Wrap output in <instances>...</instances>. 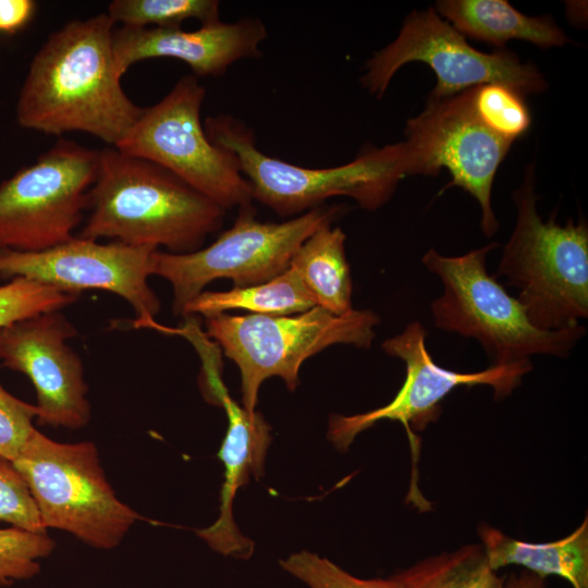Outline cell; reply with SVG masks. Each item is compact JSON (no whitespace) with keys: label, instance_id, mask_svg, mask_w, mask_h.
Instances as JSON below:
<instances>
[{"label":"cell","instance_id":"cell-1","mask_svg":"<svg viewBox=\"0 0 588 588\" xmlns=\"http://www.w3.org/2000/svg\"><path fill=\"white\" fill-rule=\"evenodd\" d=\"M107 13L53 32L30 61L16 102L19 124L48 135L84 132L115 147L143 109L121 85Z\"/></svg>","mask_w":588,"mask_h":588},{"label":"cell","instance_id":"cell-2","mask_svg":"<svg viewBox=\"0 0 588 588\" xmlns=\"http://www.w3.org/2000/svg\"><path fill=\"white\" fill-rule=\"evenodd\" d=\"M89 215L77 237L128 246H163L172 254L200 248L222 225L225 210L148 160L114 147L99 150L88 195Z\"/></svg>","mask_w":588,"mask_h":588},{"label":"cell","instance_id":"cell-3","mask_svg":"<svg viewBox=\"0 0 588 588\" xmlns=\"http://www.w3.org/2000/svg\"><path fill=\"white\" fill-rule=\"evenodd\" d=\"M204 127L211 143L235 158L253 199L280 216H299L334 196L350 197L373 210L392 196L403 177L412 175L404 142L367 147L342 166L306 168L266 155L253 131L230 114L208 117Z\"/></svg>","mask_w":588,"mask_h":588},{"label":"cell","instance_id":"cell-4","mask_svg":"<svg viewBox=\"0 0 588 588\" xmlns=\"http://www.w3.org/2000/svg\"><path fill=\"white\" fill-rule=\"evenodd\" d=\"M488 244L462 256H443L429 249L425 267L437 274L443 293L431 303L437 328L476 339L492 365L529 363L532 355L565 357L584 336L586 328L544 331L535 327L525 307L510 295L486 267Z\"/></svg>","mask_w":588,"mask_h":588},{"label":"cell","instance_id":"cell-5","mask_svg":"<svg viewBox=\"0 0 588 588\" xmlns=\"http://www.w3.org/2000/svg\"><path fill=\"white\" fill-rule=\"evenodd\" d=\"M517 209L514 231L498 267L518 291L531 323L544 331L576 327L588 317V226L569 220L561 225L554 215L543 221L536 208L534 167L514 191Z\"/></svg>","mask_w":588,"mask_h":588},{"label":"cell","instance_id":"cell-6","mask_svg":"<svg viewBox=\"0 0 588 588\" xmlns=\"http://www.w3.org/2000/svg\"><path fill=\"white\" fill-rule=\"evenodd\" d=\"M379 317L371 310L335 316L315 306L290 316L219 314L207 317V334L223 348L241 373L243 407L255 412L262 382L278 376L290 391L298 384L302 364L334 344L367 348Z\"/></svg>","mask_w":588,"mask_h":588},{"label":"cell","instance_id":"cell-7","mask_svg":"<svg viewBox=\"0 0 588 588\" xmlns=\"http://www.w3.org/2000/svg\"><path fill=\"white\" fill-rule=\"evenodd\" d=\"M13 464L46 529H61L93 548L110 550L142 518L117 498L93 442H57L35 429Z\"/></svg>","mask_w":588,"mask_h":588},{"label":"cell","instance_id":"cell-8","mask_svg":"<svg viewBox=\"0 0 588 588\" xmlns=\"http://www.w3.org/2000/svg\"><path fill=\"white\" fill-rule=\"evenodd\" d=\"M238 209L234 224L209 246L186 254L152 253L151 275L171 284L175 315L216 279L248 286L283 273L298 247L340 213V207H317L284 222H262L252 205Z\"/></svg>","mask_w":588,"mask_h":588},{"label":"cell","instance_id":"cell-9","mask_svg":"<svg viewBox=\"0 0 588 588\" xmlns=\"http://www.w3.org/2000/svg\"><path fill=\"white\" fill-rule=\"evenodd\" d=\"M205 95L195 75L181 77L160 101L143 109L114 148L160 166L224 210L249 206L252 187L235 158L205 132Z\"/></svg>","mask_w":588,"mask_h":588},{"label":"cell","instance_id":"cell-10","mask_svg":"<svg viewBox=\"0 0 588 588\" xmlns=\"http://www.w3.org/2000/svg\"><path fill=\"white\" fill-rule=\"evenodd\" d=\"M99 150L60 138L0 184V249L40 252L69 242L88 206Z\"/></svg>","mask_w":588,"mask_h":588},{"label":"cell","instance_id":"cell-11","mask_svg":"<svg viewBox=\"0 0 588 588\" xmlns=\"http://www.w3.org/2000/svg\"><path fill=\"white\" fill-rule=\"evenodd\" d=\"M427 63L437 84L429 98L442 99L485 84H502L523 96L547 88L542 74L531 63H522L511 51L485 53L468 45L433 8L414 11L404 21L397 37L366 63L360 81L378 98L385 93L396 71L408 62Z\"/></svg>","mask_w":588,"mask_h":588},{"label":"cell","instance_id":"cell-12","mask_svg":"<svg viewBox=\"0 0 588 588\" xmlns=\"http://www.w3.org/2000/svg\"><path fill=\"white\" fill-rule=\"evenodd\" d=\"M471 88L448 98H429L425 109L407 121L404 144L412 174L433 175L448 169L452 180L441 193L458 186L475 197L482 232L492 236L499 229L491 207L492 183L513 143L478 118Z\"/></svg>","mask_w":588,"mask_h":588},{"label":"cell","instance_id":"cell-13","mask_svg":"<svg viewBox=\"0 0 588 588\" xmlns=\"http://www.w3.org/2000/svg\"><path fill=\"white\" fill-rule=\"evenodd\" d=\"M382 350L405 363L404 383L384 406L351 416H330L328 438L340 452L347 451L360 432L381 420L401 422L413 446V430L421 431L436 421L441 413V401L455 388L490 385L494 397L501 400L510 395L532 368L531 362L491 365L477 372L443 368L430 356L426 346V330L418 321L411 322L402 333L385 340Z\"/></svg>","mask_w":588,"mask_h":588},{"label":"cell","instance_id":"cell-14","mask_svg":"<svg viewBox=\"0 0 588 588\" xmlns=\"http://www.w3.org/2000/svg\"><path fill=\"white\" fill-rule=\"evenodd\" d=\"M151 246L73 237L40 252L0 249V277L27 278L64 290H105L124 298L136 314V328H158L160 301L148 284Z\"/></svg>","mask_w":588,"mask_h":588},{"label":"cell","instance_id":"cell-15","mask_svg":"<svg viewBox=\"0 0 588 588\" xmlns=\"http://www.w3.org/2000/svg\"><path fill=\"white\" fill-rule=\"evenodd\" d=\"M76 334L60 310L0 328V365L29 378L40 425L79 429L90 419L83 362L68 344Z\"/></svg>","mask_w":588,"mask_h":588},{"label":"cell","instance_id":"cell-16","mask_svg":"<svg viewBox=\"0 0 588 588\" xmlns=\"http://www.w3.org/2000/svg\"><path fill=\"white\" fill-rule=\"evenodd\" d=\"M266 37L265 24L253 17L218 20L194 30L121 26L113 32V58L121 77L134 63L157 58L180 60L196 77L219 76L238 60L258 58Z\"/></svg>","mask_w":588,"mask_h":588},{"label":"cell","instance_id":"cell-17","mask_svg":"<svg viewBox=\"0 0 588 588\" xmlns=\"http://www.w3.org/2000/svg\"><path fill=\"white\" fill-rule=\"evenodd\" d=\"M217 404L228 416V429L218 457L223 465V483L220 492L219 516L197 535L213 551L236 559H248L254 551V542L238 529L233 516L236 492L245 486L250 476L259 479L271 442L270 426L258 412H247L234 402L226 390L220 392Z\"/></svg>","mask_w":588,"mask_h":588},{"label":"cell","instance_id":"cell-18","mask_svg":"<svg viewBox=\"0 0 588 588\" xmlns=\"http://www.w3.org/2000/svg\"><path fill=\"white\" fill-rule=\"evenodd\" d=\"M490 567L520 565L540 577L559 576L573 588H588V519L567 537L529 543L509 537L486 524L478 529Z\"/></svg>","mask_w":588,"mask_h":588},{"label":"cell","instance_id":"cell-19","mask_svg":"<svg viewBox=\"0 0 588 588\" xmlns=\"http://www.w3.org/2000/svg\"><path fill=\"white\" fill-rule=\"evenodd\" d=\"M438 11L461 33L500 49L512 39L541 48L562 46L567 37L547 16L531 17L504 0H442Z\"/></svg>","mask_w":588,"mask_h":588},{"label":"cell","instance_id":"cell-20","mask_svg":"<svg viewBox=\"0 0 588 588\" xmlns=\"http://www.w3.org/2000/svg\"><path fill=\"white\" fill-rule=\"evenodd\" d=\"M292 268L316 306L342 316L352 308V278L345 255V234L326 224L314 232L293 255Z\"/></svg>","mask_w":588,"mask_h":588},{"label":"cell","instance_id":"cell-21","mask_svg":"<svg viewBox=\"0 0 588 588\" xmlns=\"http://www.w3.org/2000/svg\"><path fill=\"white\" fill-rule=\"evenodd\" d=\"M316 303L297 273L289 267L273 279L255 285L234 286L222 292H201L183 310V316L205 318L228 310H249L256 315L290 316L304 313Z\"/></svg>","mask_w":588,"mask_h":588},{"label":"cell","instance_id":"cell-22","mask_svg":"<svg viewBox=\"0 0 588 588\" xmlns=\"http://www.w3.org/2000/svg\"><path fill=\"white\" fill-rule=\"evenodd\" d=\"M399 588H503L481 544L428 556L391 576Z\"/></svg>","mask_w":588,"mask_h":588},{"label":"cell","instance_id":"cell-23","mask_svg":"<svg viewBox=\"0 0 588 588\" xmlns=\"http://www.w3.org/2000/svg\"><path fill=\"white\" fill-rule=\"evenodd\" d=\"M217 0H114L107 14L127 27H181L186 20L207 24L220 20Z\"/></svg>","mask_w":588,"mask_h":588},{"label":"cell","instance_id":"cell-24","mask_svg":"<svg viewBox=\"0 0 588 588\" xmlns=\"http://www.w3.org/2000/svg\"><path fill=\"white\" fill-rule=\"evenodd\" d=\"M473 107L478 118L494 133L514 143L530 126L531 115L524 96L502 84L471 88Z\"/></svg>","mask_w":588,"mask_h":588},{"label":"cell","instance_id":"cell-25","mask_svg":"<svg viewBox=\"0 0 588 588\" xmlns=\"http://www.w3.org/2000/svg\"><path fill=\"white\" fill-rule=\"evenodd\" d=\"M78 297L79 292L27 278H13L0 285V328L38 314L61 310Z\"/></svg>","mask_w":588,"mask_h":588},{"label":"cell","instance_id":"cell-26","mask_svg":"<svg viewBox=\"0 0 588 588\" xmlns=\"http://www.w3.org/2000/svg\"><path fill=\"white\" fill-rule=\"evenodd\" d=\"M54 547L47 532L0 529V586L35 577L40 572L39 561L49 556Z\"/></svg>","mask_w":588,"mask_h":588},{"label":"cell","instance_id":"cell-27","mask_svg":"<svg viewBox=\"0 0 588 588\" xmlns=\"http://www.w3.org/2000/svg\"><path fill=\"white\" fill-rule=\"evenodd\" d=\"M280 566L309 588H399L391 576L385 579H362L307 550L280 560Z\"/></svg>","mask_w":588,"mask_h":588},{"label":"cell","instance_id":"cell-28","mask_svg":"<svg viewBox=\"0 0 588 588\" xmlns=\"http://www.w3.org/2000/svg\"><path fill=\"white\" fill-rule=\"evenodd\" d=\"M0 522L32 532H47L29 488L13 462L0 455Z\"/></svg>","mask_w":588,"mask_h":588},{"label":"cell","instance_id":"cell-29","mask_svg":"<svg viewBox=\"0 0 588 588\" xmlns=\"http://www.w3.org/2000/svg\"><path fill=\"white\" fill-rule=\"evenodd\" d=\"M37 416L36 405L15 397L0 383V455L12 462L16 458L36 429L33 420Z\"/></svg>","mask_w":588,"mask_h":588},{"label":"cell","instance_id":"cell-30","mask_svg":"<svg viewBox=\"0 0 588 588\" xmlns=\"http://www.w3.org/2000/svg\"><path fill=\"white\" fill-rule=\"evenodd\" d=\"M37 8L33 0H0V32L13 35L28 25Z\"/></svg>","mask_w":588,"mask_h":588},{"label":"cell","instance_id":"cell-31","mask_svg":"<svg viewBox=\"0 0 588 588\" xmlns=\"http://www.w3.org/2000/svg\"><path fill=\"white\" fill-rule=\"evenodd\" d=\"M546 578L531 572L524 571L520 574L512 573L504 579L503 588H544Z\"/></svg>","mask_w":588,"mask_h":588}]
</instances>
